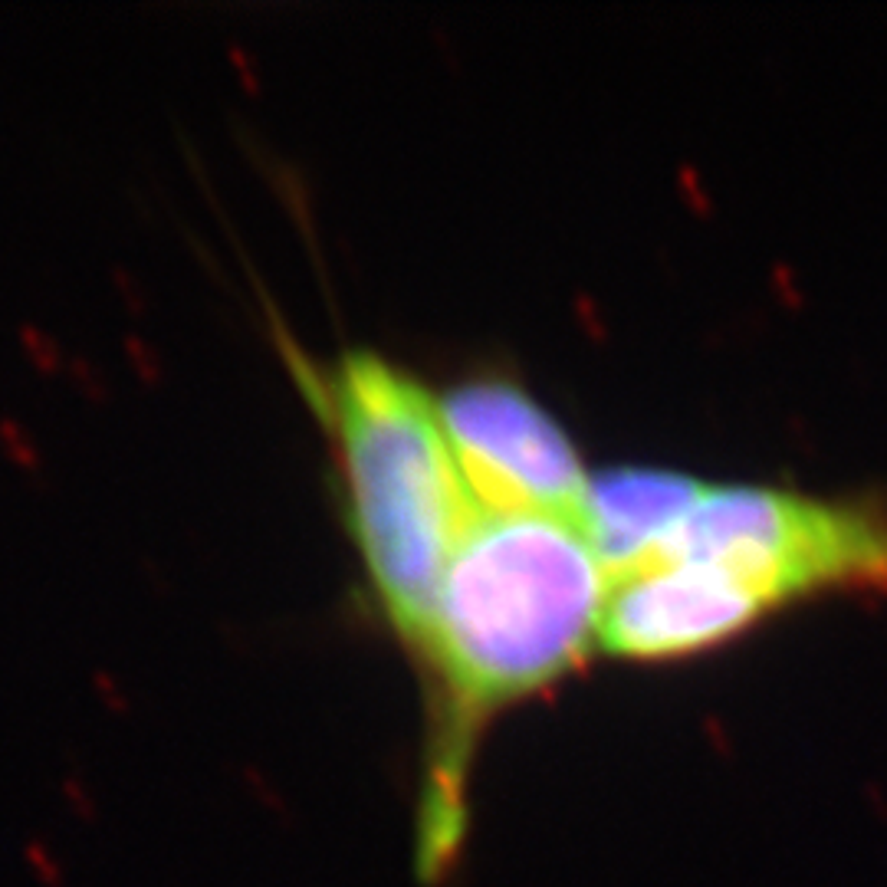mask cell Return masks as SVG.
I'll return each mask as SVG.
<instances>
[{
	"instance_id": "6da1fadb",
	"label": "cell",
	"mask_w": 887,
	"mask_h": 887,
	"mask_svg": "<svg viewBox=\"0 0 887 887\" xmlns=\"http://www.w3.org/2000/svg\"><path fill=\"white\" fill-rule=\"evenodd\" d=\"M608 575L582 526L483 513L454 552L418 651L428 740L414 799V871L444 884L470 838L477 753L493 720L598 651Z\"/></svg>"
},
{
	"instance_id": "7a4b0ae2",
	"label": "cell",
	"mask_w": 887,
	"mask_h": 887,
	"mask_svg": "<svg viewBox=\"0 0 887 887\" xmlns=\"http://www.w3.org/2000/svg\"><path fill=\"white\" fill-rule=\"evenodd\" d=\"M316 395L336 437L365 575L411 658L444 572L483 510L460 474L437 398L408 368L375 349H345Z\"/></svg>"
},
{
	"instance_id": "3957f363",
	"label": "cell",
	"mask_w": 887,
	"mask_h": 887,
	"mask_svg": "<svg viewBox=\"0 0 887 887\" xmlns=\"http://www.w3.org/2000/svg\"><path fill=\"white\" fill-rule=\"evenodd\" d=\"M658 559L713 572L763 621L822 595L887 598V503L773 483H707L648 562Z\"/></svg>"
},
{
	"instance_id": "277c9868",
	"label": "cell",
	"mask_w": 887,
	"mask_h": 887,
	"mask_svg": "<svg viewBox=\"0 0 887 887\" xmlns=\"http://www.w3.org/2000/svg\"><path fill=\"white\" fill-rule=\"evenodd\" d=\"M434 398L483 513H543L579 523L592 474L556 414L523 385L480 375Z\"/></svg>"
},
{
	"instance_id": "5b68a950",
	"label": "cell",
	"mask_w": 887,
	"mask_h": 887,
	"mask_svg": "<svg viewBox=\"0 0 887 887\" xmlns=\"http://www.w3.org/2000/svg\"><path fill=\"white\" fill-rule=\"evenodd\" d=\"M704 487L707 480L671 467H608L592 474L579 526L608 582L644 566Z\"/></svg>"
}]
</instances>
